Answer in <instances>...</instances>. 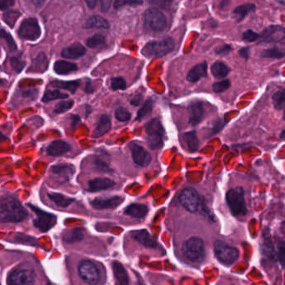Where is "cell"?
I'll use <instances>...</instances> for the list:
<instances>
[{
    "instance_id": "6da1fadb",
    "label": "cell",
    "mask_w": 285,
    "mask_h": 285,
    "mask_svg": "<svg viewBox=\"0 0 285 285\" xmlns=\"http://www.w3.org/2000/svg\"><path fill=\"white\" fill-rule=\"evenodd\" d=\"M28 211L12 196L0 198V222H21L28 217Z\"/></svg>"
},
{
    "instance_id": "7a4b0ae2",
    "label": "cell",
    "mask_w": 285,
    "mask_h": 285,
    "mask_svg": "<svg viewBox=\"0 0 285 285\" xmlns=\"http://www.w3.org/2000/svg\"><path fill=\"white\" fill-rule=\"evenodd\" d=\"M183 255L186 260L193 264H200L205 260V248L200 238L192 237L184 242Z\"/></svg>"
},
{
    "instance_id": "3957f363",
    "label": "cell",
    "mask_w": 285,
    "mask_h": 285,
    "mask_svg": "<svg viewBox=\"0 0 285 285\" xmlns=\"http://www.w3.org/2000/svg\"><path fill=\"white\" fill-rule=\"evenodd\" d=\"M174 49V41L173 38H166L159 41H151L146 43L143 49L142 54L147 58L163 57L171 53Z\"/></svg>"
},
{
    "instance_id": "277c9868",
    "label": "cell",
    "mask_w": 285,
    "mask_h": 285,
    "mask_svg": "<svg viewBox=\"0 0 285 285\" xmlns=\"http://www.w3.org/2000/svg\"><path fill=\"white\" fill-rule=\"evenodd\" d=\"M226 202L235 216H244L247 214L245 192L242 188L230 189L226 194Z\"/></svg>"
},
{
    "instance_id": "5b68a950",
    "label": "cell",
    "mask_w": 285,
    "mask_h": 285,
    "mask_svg": "<svg viewBox=\"0 0 285 285\" xmlns=\"http://www.w3.org/2000/svg\"><path fill=\"white\" fill-rule=\"evenodd\" d=\"M147 134V143L150 149H158L164 144V129L161 122L158 119H154L145 125Z\"/></svg>"
},
{
    "instance_id": "8992f818",
    "label": "cell",
    "mask_w": 285,
    "mask_h": 285,
    "mask_svg": "<svg viewBox=\"0 0 285 285\" xmlns=\"http://www.w3.org/2000/svg\"><path fill=\"white\" fill-rule=\"evenodd\" d=\"M34 270L28 266H19L11 271L8 276V285H33Z\"/></svg>"
},
{
    "instance_id": "52a82bcc",
    "label": "cell",
    "mask_w": 285,
    "mask_h": 285,
    "mask_svg": "<svg viewBox=\"0 0 285 285\" xmlns=\"http://www.w3.org/2000/svg\"><path fill=\"white\" fill-rule=\"evenodd\" d=\"M215 256L223 265H231L236 262L239 258V250L236 248L227 245L221 240H218L215 244Z\"/></svg>"
},
{
    "instance_id": "ba28073f",
    "label": "cell",
    "mask_w": 285,
    "mask_h": 285,
    "mask_svg": "<svg viewBox=\"0 0 285 285\" xmlns=\"http://www.w3.org/2000/svg\"><path fill=\"white\" fill-rule=\"evenodd\" d=\"M144 25L150 30L160 32L166 28L167 18L161 11L150 8L144 13Z\"/></svg>"
},
{
    "instance_id": "9c48e42d",
    "label": "cell",
    "mask_w": 285,
    "mask_h": 285,
    "mask_svg": "<svg viewBox=\"0 0 285 285\" xmlns=\"http://www.w3.org/2000/svg\"><path fill=\"white\" fill-rule=\"evenodd\" d=\"M28 206L35 213L36 219L33 220V225L41 232H47L56 225L57 218L55 215L45 212L32 205H28Z\"/></svg>"
},
{
    "instance_id": "30bf717a",
    "label": "cell",
    "mask_w": 285,
    "mask_h": 285,
    "mask_svg": "<svg viewBox=\"0 0 285 285\" xmlns=\"http://www.w3.org/2000/svg\"><path fill=\"white\" fill-rule=\"evenodd\" d=\"M78 274L81 279L88 285H96L100 280L99 268L90 260H83L78 266Z\"/></svg>"
},
{
    "instance_id": "8fae6325",
    "label": "cell",
    "mask_w": 285,
    "mask_h": 285,
    "mask_svg": "<svg viewBox=\"0 0 285 285\" xmlns=\"http://www.w3.org/2000/svg\"><path fill=\"white\" fill-rule=\"evenodd\" d=\"M41 35V29L35 18H26L21 23L18 36L25 40L35 41Z\"/></svg>"
},
{
    "instance_id": "7c38bea8",
    "label": "cell",
    "mask_w": 285,
    "mask_h": 285,
    "mask_svg": "<svg viewBox=\"0 0 285 285\" xmlns=\"http://www.w3.org/2000/svg\"><path fill=\"white\" fill-rule=\"evenodd\" d=\"M179 200L184 209L189 212H196L200 206V195L197 191L192 188H187L184 189L179 195Z\"/></svg>"
},
{
    "instance_id": "4fadbf2b",
    "label": "cell",
    "mask_w": 285,
    "mask_h": 285,
    "mask_svg": "<svg viewBox=\"0 0 285 285\" xmlns=\"http://www.w3.org/2000/svg\"><path fill=\"white\" fill-rule=\"evenodd\" d=\"M260 38L264 43H279L285 39V28L282 26L274 25L268 27L263 31Z\"/></svg>"
},
{
    "instance_id": "5bb4252c",
    "label": "cell",
    "mask_w": 285,
    "mask_h": 285,
    "mask_svg": "<svg viewBox=\"0 0 285 285\" xmlns=\"http://www.w3.org/2000/svg\"><path fill=\"white\" fill-rule=\"evenodd\" d=\"M129 149L131 150L134 162L137 165L140 167H146L151 163V155L141 145L133 142L129 144Z\"/></svg>"
},
{
    "instance_id": "9a60e30c",
    "label": "cell",
    "mask_w": 285,
    "mask_h": 285,
    "mask_svg": "<svg viewBox=\"0 0 285 285\" xmlns=\"http://www.w3.org/2000/svg\"><path fill=\"white\" fill-rule=\"evenodd\" d=\"M124 199L120 196H114L109 199H100L97 198L92 200L90 205L95 210H106V209H114L121 205Z\"/></svg>"
},
{
    "instance_id": "2e32d148",
    "label": "cell",
    "mask_w": 285,
    "mask_h": 285,
    "mask_svg": "<svg viewBox=\"0 0 285 285\" xmlns=\"http://www.w3.org/2000/svg\"><path fill=\"white\" fill-rule=\"evenodd\" d=\"M189 124L195 126L202 121L205 116V109L202 102H193L189 106Z\"/></svg>"
},
{
    "instance_id": "e0dca14e",
    "label": "cell",
    "mask_w": 285,
    "mask_h": 285,
    "mask_svg": "<svg viewBox=\"0 0 285 285\" xmlns=\"http://www.w3.org/2000/svg\"><path fill=\"white\" fill-rule=\"evenodd\" d=\"M51 173L59 177L63 181H68L75 173V169L72 164H58L51 167Z\"/></svg>"
},
{
    "instance_id": "ac0fdd59",
    "label": "cell",
    "mask_w": 285,
    "mask_h": 285,
    "mask_svg": "<svg viewBox=\"0 0 285 285\" xmlns=\"http://www.w3.org/2000/svg\"><path fill=\"white\" fill-rule=\"evenodd\" d=\"M115 185V183L112 179L108 178H97L88 182V191L90 192H99L102 190H106Z\"/></svg>"
},
{
    "instance_id": "d6986e66",
    "label": "cell",
    "mask_w": 285,
    "mask_h": 285,
    "mask_svg": "<svg viewBox=\"0 0 285 285\" xmlns=\"http://www.w3.org/2000/svg\"><path fill=\"white\" fill-rule=\"evenodd\" d=\"M70 149L71 146L68 143L62 140H55L47 147L46 152L50 156H60L68 153Z\"/></svg>"
},
{
    "instance_id": "ffe728a7",
    "label": "cell",
    "mask_w": 285,
    "mask_h": 285,
    "mask_svg": "<svg viewBox=\"0 0 285 285\" xmlns=\"http://www.w3.org/2000/svg\"><path fill=\"white\" fill-rule=\"evenodd\" d=\"M85 53L86 48L81 43H75L72 45L68 46L67 48H63L61 55L63 58L77 59V58H81Z\"/></svg>"
},
{
    "instance_id": "44dd1931",
    "label": "cell",
    "mask_w": 285,
    "mask_h": 285,
    "mask_svg": "<svg viewBox=\"0 0 285 285\" xmlns=\"http://www.w3.org/2000/svg\"><path fill=\"white\" fill-rule=\"evenodd\" d=\"M207 63H201L193 67L187 75V80L190 83H196L201 78L207 76Z\"/></svg>"
},
{
    "instance_id": "7402d4cb",
    "label": "cell",
    "mask_w": 285,
    "mask_h": 285,
    "mask_svg": "<svg viewBox=\"0 0 285 285\" xmlns=\"http://www.w3.org/2000/svg\"><path fill=\"white\" fill-rule=\"evenodd\" d=\"M111 129V119L109 115L104 114L100 117L98 125L95 129L93 130L92 137L93 138H100L104 136Z\"/></svg>"
},
{
    "instance_id": "603a6c76",
    "label": "cell",
    "mask_w": 285,
    "mask_h": 285,
    "mask_svg": "<svg viewBox=\"0 0 285 285\" xmlns=\"http://www.w3.org/2000/svg\"><path fill=\"white\" fill-rule=\"evenodd\" d=\"M131 237L134 240L140 243L141 245H144L145 247L155 248L157 243L152 239L147 230H137L131 233Z\"/></svg>"
},
{
    "instance_id": "cb8c5ba5",
    "label": "cell",
    "mask_w": 285,
    "mask_h": 285,
    "mask_svg": "<svg viewBox=\"0 0 285 285\" xmlns=\"http://www.w3.org/2000/svg\"><path fill=\"white\" fill-rule=\"evenodd\" d=\"M109 155L106 154L105 152L103 150L101 154L97 155L96 159L93 162V165L94 168L98 171L102 172V173H107L109 174L111 173L112 170L109 168Z\"/></svg>"
},
{
    "instance_id": "d4e9b609",
    "label": "cell",
    "mask_w": 285,
    "mask_h": 285,
    "mask_svg": "<svg viewBox=\"0 0 285 285\" xmlns=\"http://www.w3.org/2000/svg\"><path fill=\"white\" fill-rule=\"evenodd\" d=\"M54 72L60 75H66L68 73H73L78 70V66L75 63H69L67 61L59 60L57 61L53 65Z\"/></svg>"
},
{
    "instance_id": "484cf974",
    "label": "cell",
    "mask_w": 285,
    "mask_h": 285,
    "mask_svg": "<svg viewBox=\"0 0 285 285\" xmlns=\"http://www.w3.org/2000/svg\"><path fill=\"white\" fill-rule=\"evenodd\" d=\"M84 28H109V23L106 18H103L102 16L93 15L91 16L86 21Z\"/></svg>"
},
{
    "instance_id": "4316f807",
    "label": "cell",
    "mask_w": 285,
    "mask_h": 285,
    "mask_svg": "<svg viewBox=\"0 0 285 285\" xmlns=\"http://www.w3.org/2000/svg\"><path fill=\"white\" fill-rule=\"evenodd\" d=\"M149 209L146 205H139V204H133L125 209L124 213L127 215L133 218H143L147 215Z\"/></svg>"
},
{
    "instance_id": "83f0119b",
    "label": "cell",
    "mask_w": 285,
    "mask_h": 285,
    "mask_svg": "<svg viewBox=\"0 0 285 285\" xmlns=\"http://www.w3.org/2000/svg\"><path fill=\"white\" fill-rule=\"evenodd\" d=\"M113 270H114V276L118 280L120 285H129V276L124 266L119 262L114 261L113 263Z\"/></svg>"
},
{
    "instance_id": "f1b7e54d",
    "label": "cell",
    "mask_w": 285,
    "mask_h": 285,
    "mask_svg": "<svg viewBox=\"0 0 285 285\" xmlns=\"http://www.w3.org/2000/svg\"><path fill=\"white\" fill-rule=\"evenodd\" d=\"M184 140L186 143L188 149L191 153L197 151L200 147V142L195 131H189L183 134Z\"/></svg>"
},
{
    "instance_id": "f546056e",
    "label": "cell",
    "mask_w": 285,
    "mask_h": 285,
    "mask_svg": "<svg viewBox=\"0 0 285 285\" xmlns=\"http://www.w3.org/2000/svg\"><path fill=\"white\" fill-rule=\"evenodd\" d=\"M48 197L58 207L66 208L69 206L74 201L72 198L67 197L65 195L58 193H48Z\"/></svg>"
},
{
    "instance_id": "4dcf8cb0",
    "label": "cell",
    "mask_w": 285,
    "mask_h": 285,
    "mask_svg": "<svg viewBox=\"0 0 285 285\" xmlns=\"http://www.w3.org/2000/svg\"><path fill=\"white\" fill-rule=\"evenodd\" d=\"M50 85L53 88H62L68 90L71 93H75L77 88L80 85L79 81H59L56 80L51 82Z\"/></svg>"
},
{
    "instance_id": "1f68e13d",
    "label": "cell",
    "mask_w": 285,
    "mask_h": 285,
    "mask_svg": "<svg viewBox=\"0 0 285 285\" xmlns=\"http://www.w3.org/2000/svg\"><path fill=\"white\" fill-rule=\"evenodd\" d=\"M230 68L223 62H216L211 67V73L216 78H223L230 73Z\"/></svg>"
},
{
    "instance_id": "d6a6232c",
    "label": "cell",
    "mask_w": 285,
    "mask_h": 285,
    "mask_svg": "<svg viewBox=\"0 0 285 285\" xmlns=\"http://www.w3.org/2000/svg\"><path fill=\"white\" fill-rule=\"evenodd\" d=\"M255 10V6L252 3H247V4H243L235 8L234 10V14L236 16L238 20H242L245 16L248 15L251 12Z\"/></svg>"
},
{
    "instance_id": "836d02e7",
    "label": "cell",
    "mask_w": 285,
    "mask_h": 285,
    "mask_svg": "<svg viewBox=\"0 0 285 285\" xmlns=\"http://www.w3.org/2000/svg\"><path fill=\"white\" fill-rule=\"evenodd\" d=\"M68 97V95L67 93H62L61 91L58 90V89L48 90L46 91L42 100L44 103H48V102L53 101L56 99H67Z\"/></svg>"
},
{
    "instance_id": "e575fe53",
    "label": "cell",
    "mask_w": 285,
    "mask_h": 285,
    "mask_svg": "<svg viewBox=\"0 0 285 285\" xmlns=\"http://www.w3.org/2000/svg\"><path fill=\"white\" fill-rule=\"evenodd\" d=\"M273 104L275 109L281 110L285 107V88L278 90L273 95Z\"/></svg>"
},
{
    "instance_id": "d590c367",
    "label": "cell",
    "mask_w": 285,
    "mask_h": 285,
    "mask_svg": "<svg viewBox=\"0 0 285 285\" xmlns=\"http://www.w3.org/2000/svg\"><path fill=\"white\" fill-rule=\"evenodd\" d=\"M21 16L20 12L15 10L7 11L3 15V19L10 28H13L15 25L18 18Z\"/></svg>"
},
{
    "instance_id": "8d00e7d4",
    "label": "cell",
    "mask_w": 285,
    "mask_h": 285,
    "mask_svg": "<svg viewBox=\"0 0 285 285\" xmlns=\"http://www.w3.org/2000/svg\"><path fill=\"white\" fill-rule=\"evenodd\" d=\"M154 106V101L152 99H149L144 103V105L141 107V109H139L138 114H137L136 120L140 121L141 119H144L148 114H150Z\"/></svg>"
},
{
    "instance_id": "74e56055",
    "label": "cell",
    "mask_w": 285,
    "mask_h": 285,
    "mask_svg": "<svg viewBox=\"0 0 285 285\" xmlns=\"http://www.w3.org/2000/svg\"><path fill=\"white\" fill-rule=\"evenodd\" d=\"M285 50L281 49V48H270V49H266V50L263 51L261 53V56L265 57V58H282L285 57Z\"/></svg>"
},
{
    "instance_id": "f35d334b",
    "label": "cell",
    "mask_w": 285,
    "mask_h": 285,
    "mask_svg": "<svg viewBox=\"0 0 285 285\" xmlns=\"http://www.w3.org/2000/svg\"><path fill=\"white\" fill-rule=\"evenodd\" d=\"M105 43V37L100 34H95L93 37H90L87 40V46L88 48H95L99 46L103 45Z\"/></svg>"
},
{
    "instance_id": "ab89813d",
    "label": "cell",
    "mask_w": 285,
    "mask_h": 285,
    "mask_svg": "<svg viewBox=\"0 0 285 285\" xmlns=\"http://www.w3.org/2000/svg\"><path fill=\"white\" fill-rule=\"evenodd\" d=\"M0 38H2V39L5 41L6 44H7L8 48L11 51L15 50L16 48H17V45H16L13 38H12V36L7 31L3 29V28L0 29Z\"/></svg>"
},
{
    "instance_id": "60d3db41",
    "label": "cell",
    "mask_w": 285,
    "mask_h": 285,
    "mask_svg": "<svg viewBox=\"0 0 285 285\" xmlns=\"http://www.w3.org/2000/svg\"><path fill=\"white\" fill-rule=\"evenodd\" d=\"M73 106V100H68V101H61L58 104H56L53 109V112L55 114H63L68 111L69 109Z\"/></svg>"
},
{
    "instance_id": "b9f144b4",
    "label": "cell",
    "mask_w": 285,
    "mask_h": 285,
    "mask_svg": "<svg viewBox=\"0 0 285 285\" xmlns=\"http://www.w3.org/2000/svg\"><path fill=\"white\" fill-rule=\"evenodd\" d=\"M115 118H116L119 121L127 122L131 119V114H130V112L128 111L126 109L120 107V108H118V109L115 110Z\"/></svg>"
},
{
    "instance_id": "7bdbcfd3",
    "label": "cell",
    "mask_w": 285,
    "mask_h": 285,
    "mask_svg": "<svg viewBox=\"0 0 285 285\" xmlns=\"http://www.w3.org/2000/svg\"><path fill=\"white\" fill-rule=\"evenodd\" d=\"M126 82L124 78L117 77L111 79V88L113 90H124L126 88Z\"/></svg>"
},
{
    "instance_id": "ee69618b",
    "label": "cell",
    "mask_w": 285,
    "mask_h": 285,
    "mask_svg": "<svg viewBox=\"0 0 285 285\" xmlns=\"http://www.w3.org/2000/svg\"><path fill=\"white\" fill-rule=\"evenodd\" d=\"M230 87V81L225 79V80L220 81V82H216V83H214L212 88L215 93H222V92L227 90Z\"/></svg>"
},
{
    "instance_id": "f6af8a7d",
    "label": "cell",
    "mask_w": 285,
    "mask_h": 285,
    "mask_svg": "<svg viewBox=\"0 0 285 285\" xmlns=\"http://www.w3.org/2000/svg\"><path fill=\"white\" fill-rule=\"evenodd\" d=\"M143 3L141 0H115L114 1V8H120L124 5H135V4H141Z\"/></svg>"
},
{
    "instance_id": "bcb514c9",
    "label": "cell",
    "mask_w": 285,
    "mask_h": 285,
    "mask_svg": "<svg viewBox=\"0 0 285 285\" xmlns=\"http://www.w3.org/2000/svg\"><path fill=\"white\" fill-rule=\"evenodd\" d=\"M278 258L283 267L285 268V242H280L278 245Z\"/></svg>"
},
{
    "instance_id": "7dc6e473",
    "label": "cell",
    "mask_w": 285,
    "mask_h": 285,
    "mask_svg": "<svg viewBox=\"0 0 285 285\" xmlns=\"http://www.w3.org/2000/svg\"><path fill=\"white\" fill-rule=\"evenodd\" d=\"M11 64H12L13 70L16 71L17 73H19L25 65V63L18 58H11Z\"/></svg>"
},
{
    "instance_id": "c3c4849f",
    "label": "cell",
    "mask_w": 285,
    "mask_h": 285,
    "mask_svg": "<svg viewBox=\"0 0 285 285\" xmlns=\"http://www.w3.org/2000/svg\"><path fill=\"white\" fill-rule=\"evenodd\" d=\"M243 38H244L245 40L248 41V42H254V41H256L258 38H260V35L253 30H247L244 33Z\"/></svg>"
},
{
    "instance_id": "681fc988",
    "label": "cell",
    "mask_w": 285,
    "mask_h": 285,
    "mask_svg": "<svg viewBox=\"0 0 285 285\" xmlns=\"http://www.w3.org/2000/svg\"><path fill=\"white\" fill-rule=\"evenodd\" d=\"M82 237H83V234H82L80 229H75V230L68 232V241L69 240H80V239H82Z\"/></svg>"
},
{
    "instance_id": "f907efd6",
    "label": "cell",
    "mask_w": 285,
    "mask_h": 285,
    "mask_svg": "<svg viewBox=\"0 0 285 285\" xmlns=\"http://www.w3.org/2000/svg\"><path fill=\"white\" fill-rule=\"evenodd\" d=\"M15 0H0V10H5L13 6Z\"/></svg>"
},
{
    "instance_id": "816d5d0a",
    "label": "cell",
    "mask_w": 285,
    "mask_h": 285,
    "mask_svg": "<svg viewBox=\"0 0 285 285\" xmlns=\"http://www.w3.org/2000/svg\"><path fill=\"white\" fill-rule=\"evenodd\" d=\"M112 1L113 0H101L100 1V8L102 12L107 13L109 10V8L111 7Z\"/></svg>"
},
{
    "instance_id": "f5cc1de1",
    "label": "cell",
    "mask_w": 285,
    "mask_h": 285,
    "mask_svg": "<svg viewBox=\"0 0 285 285\" xmlns=\"http://www.w3.org/2000/svg\"><path fill=\"white\" fill-rule=\"evenodd\" d=\"M142 99H143V97H142L141 94H137L135 96L131 99V104L134 105V106H138L142 102Z\"/></svg>"
},
{
    "instance_id": "db71d44e",
    "label": "cell",
    "mask_w": 285,
    "mask_h": 285,
    "mask_svg": "<svg viewBox=\"0 0 285 285\" xmlns=\"http://www.w3.org/2000/svg\"><path fill=\"white\" fill-rule=\"evenodd\" d=\"M230 46L229 45H225L223 46V47H220V48H218L216 49V53L217 54H223V53H227L230 52Z\"/></svg>"
},
{
    "instance_id": "11a10c76",
    "label": "cell",
    "mask_w": 285,
    "mask_h": 285,
    "mask_svg": "<svg viewBox=\"0 0 285 285\" xmlns=\"http://www.w3.org/2000/svg\"><path fill=\"white\" fill-rule=\"evenodd\" d=\"M29 1L31 3H33L36 7H41L45 2V0H29Z\"/></svg>"
},
{
    "instance_id": "9f6ffc18",
    "label": "cell",
    "mask_w": 285,
    "mask_h": 285,
    "mask_svg": "<svg viewBox=\"0 0 285 285\" xmlns=\"http://www.w3.org/2000/svg\"><path fill=\"white\" fill-rule=\"evenodd\" d=\"M80 121V119H79V117L78 115H73V121H72V129H74L75 128L76 125L79 123Z\"/></svg>"
},
{
    "instance_id": "6f0895ef",
    "label": "cell",
    "mask_w": 285,
    "mask_h": 285,
    "mask_svg": "<svg viewBox=\"0 0 285 285\" xmlns=\"http://www.w3.org/2000/svg\"><path fill=\"white\" fill-rule=\"evenodd\" d=\"M86 3L88 4V8H93L96 6L98 0H85Z\"/></svg>"
},
{
    "instance_id": "680465c9",
    "label": "cell",
    "mask_w": 285,
    "mask_h": 285,
    "mask_svg": "<svg viewBox=\"0 0 285 285\" xmlns=\"http://www.w3.org/2000/svg\"><path fill=\"white\" fill-rule=\"evenodd\" d=\"M240 54L242 56L243 58H248L249 57V48H243L240 51Z\"/></svg>"
},
{
    "instance_id": "91938a15",
    "label": "cell",
    "mask_w": 285,
    "mask_h": 285,
    "mask_svg": "<svg viewBox=\"0 0 285 285\" xmlns=\"http://www.w3.org/2000/svg\"><path fill=\"white\" fill-rule=\"evenodd\" d=\"M6 139V137L3 135L1 132H0V142L4 141Z\"/></svg>"
},
{
    "instance_id": "94428289",
    "label": "cell",
    "mask_w": 285,
    "mask_h": 285,
    "mask_svg": "<svg viewBox=\"0 0 285 285\" xmlns=\"http://www.w3.org/2000/svg\"><path fill=\"white\" fill-rule=\"evenodd\" d=\"M280 138H281V139H285V130L282 132V134L280 135Z\"/></svg>"
},
{
    "instance_id": "6125c7cd",
    "label": "cell",
    "mask_w": 285,
    "mask_h": 285,
    "mask_svg": "<svg viewBox=\"0 0 285 285\" xmlns=\"http://www.w3.org/2000/svg\"><path fill=\"white\" fill-rule=\"evenodd\" d=\"M278 2L280 3H282L284 5H285V0H277Z\"/></svg>"
},
{
    "instance_id": "be15d7a7",
    "label": "cell",
    "mask_w": 285,
    "mask_h": 285,
    "mask_svg": "<svg viewBox=\"0 0 285 285\" xmlns=\"http://www.w3.org/2000/svg\"><path fill=\"white\" fill-rule=\"evenodd\" d=\"M3 83H4V81L2 80V79H0V85H1V84H3Z\"/></svg>"
},
{
    "instance_id": "e7e4bbea",
    "label": "cell",
    "mask_w": 285,
    "mask_h": 285,
    "mask_svg": "<svg viewBox=\"0 0 285 285\" xmlns=\"http://www.w3.org/2000/svg\"><path fill=\"white\" fill-rule=\"evenodd\" d=\"M284 119L285 120V111H284Z\"/></svg>"
}]
</instances>
